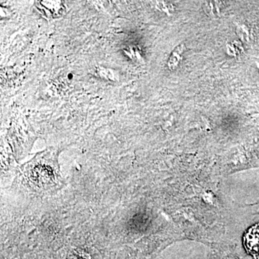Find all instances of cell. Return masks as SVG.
Returning <instances> with one entry per match:
<instances>
[{"instance_id": "cell-1", "label": "cell", "mask_w": 259, "mask_h": 259, "mask_svg": "<svg viewBox=\"0 0 259 259\" xmlns=\"http://www.w3.org/2000/svg\"><path fill=\"white\" fill-rule=\"evenodd\" d=\"M184 50H185V45L182 44V45H179V46L176 48L175 51L173 52L172 56H171L169 63H168L169 68L173 69L177 67L179 61L181 59V55L182 53H183Z\"/></svg>"}]
</instances>
